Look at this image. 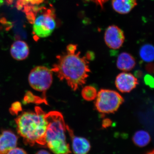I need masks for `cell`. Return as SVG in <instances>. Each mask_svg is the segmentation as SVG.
I'll return each mask as SVG.
<instances>
[{
  "mask_svg": "<svg viewBox=\"0 0 154 154\" xmlns=\"http://www.w3.org/2000/svg\"><path fill=\"white\" fill-rule=\"evenodd\" d=\"M146 154H154V151H150L148 152Z\"/></svg>",
  "mask_w": 154,
  "mask_h": 154,
  "instance_id": "4dcf8cb0",
  "label": "cell"
},
{
  "mask_svg": "<svg viewBox=\"0 0 154 154\" xmlns=\"http://www.w3.org/2000/svg\"><path fill=\"white\" fill-rule=\"evenodd\" d=\"M93 1V2L96 3L97 5L100 6L101 8H103L104 4H105L108 0H91Z\"/></svg>",
  "mask_w": 154,
  "mask_h": 154,
  "instance_id": "d4e9b609",
  "label": "cell"
},
{
  "mask_svg": "<svg viewBox=\"0 0 154 154\" xmlns=\"http://www.w3.org/2000/svg\"><path fill=\"white\" fill-rule=\"evenodd\" d=\"M142 76V72L140 71H137L135 72V76L137 78V77H140Z\"/></svg>",
  "mask_w": 154,
  "mask_h": 154,
  "instance_id": "83f0119b",
  "label": "cell"
},
{
  "mask_svg": "<svg viewBox=\"0 0 154 154\" xmlns=\"http://www.w3.org/2000/svg\"><path fill=\"white\" fill-rule=\"evenodd\" d=\"M26 15H27V19L28 22L31 24H33L35 20L34 14L32 12H28L27 13Z\"/></svg>",
  "mask_w": 154,
  "mask_h": 154,
  "instance_id": "44dd1931",
  "label": "cell"
},
{
  "mask_svg": "<svg viewBox=\"0 0 154 154\" xmlns=\"http://www.w3.org/2000/svg\"><path fill=\"white\" fill-rule=\"evenodd\" d=\"M57 61L51 70L61 81L66 82L73 91H76L85 85L91 72L89 60L81 53L69 52L57 57Z\"/></svg>",
  "mask_w": 154,
  "mask_h": 154,
  "instance_id": "6da1fadb",
  "label": "cell"
},
{
  "mask_svg": "<svg viewBox=\"0 0 154 154\" xmlns=\"http://www.w3.org/2000/svg\"><path fill=\"white\" fill-rule=\"evenodd\" d=\"M33 24V32L40 38H45L50 36L56 26L54 18L49 14L38 16L35 19Z\"/></svg>",
  "mask_w": 154,
  "mask_h": 154,
  "instance_id": "8992f818",
  "label": "cell"
},
{
  "mask_svg": "<svg viewBox=\"0 0 154 154\" xmlns=\"http://www.w3.org/2000/svg\"><path fill=\"white\" fill-rule=\"evenodd\" d=\"M86 57L88 60H92L94 58V54H93V52H88L86 55Z\"/></svg>",
  "mask_w": 154,
  "mask_h": 154,
  "instance_id": "484cf974",
  "label": "cell"
},
{
  "mask_svg": "<svg viewBox=\"0 0 154 154\" xmlns=\"http://www.w3.org/2000/svg\"><path fill=\"white\" fill-rule=\"evenodd\" d=\"M113 10L119 14L129 13L137 5V0H112Z\"/></svg>",
  "mask_w": 154,
  "mask_h": 154,
  "instance_id": "4fadbf2b",
  "label": "cell"
},
{
  "mask_svg": "<svg viewBox=\"0 0 154 154\" xmlns=\"http://www.w3.org/2000/svg\"><path fill=\"white\" fill-rule=\"evenodd\" d=\"M77 45H76L70 44L67 46V51L69 52H75L76 51Z\"/></svg>",
  "mask_w": 154,
  "mask_h": 154,
  "instance_id": "603a6c76",
  "label": "cell"
},
{
  "mask_svg": "<svg viewBox=\"0 0 154 154\" xmlns=\"http://www.w3.org/2000/svg\"><path fill=\"white\" fill-rule=\"evenodd\" d=\"M48 126L45 135L46 145L54 154H70L66 141V125L62 114L57 111L46 113Z\"/></svg>",
  "mask_w": 154,
  "mask_h": 154,
  "instance_id": "3957f363",
  "label": "cell"
},
{
  "mask_svg": "<svg viewBox=\"0 0 154 154\" xmlns=\"http://www.w3.org/2000/svg\"><path fill=\"white\" fill-rule=\"evenodd\" d=\"M138 84L137 78L129 73H120L115 80L116 88L121 93H129L136 88Z\"/></svg>",
  "mask_w": 154,
  "mask_h": 154,
  "instance_id": "ba28073f",
  "label": "cell"
},
{
  "mask_svg": "<svg viewBox=\"0 0 154 154\" xmlns=\"http://www.w3.org/2000/svg\"><path fill=\"white\" fill-rule=\"evenodd\" d=\"M146 69L148 72L150 73H153L154 72V66L153 64L149 63L146 66Z\"/></svg>",
  "mask_w": 154,
  "mask_h": 154,
  "instance_id": "cb8c5ba5",
  "label": "cell"
},
{
  "mask_svg": "<svg viewBox=\"0 0 154 154\" xmlns=\"http://www.w3.org/2000/svg\"><path fill=\"white\" fill-rule=\"evenodd\" d=\"M18 134L25 143L30 146L36 144L46 145L45 135L48 126L46 113L36 107L34 111H26L15 119Z\"/></svg>",
  "mask_w": 154,
  "mask_h": 154,
  "instance_id": "7a4b0ae2",
  "label": "cell"
},
{
  "mask_svg": "<svg viewBox=\"0 0 154 154\" xmlns=\"http://www.w3.org/2000/svg\"><path fill=\"white\" fill-rule=\"evenodd\" d=\"M22 110V105L19 102H15L11 105L10 112L13 115H17Z\"/></svg>",
  "mask_w": 154,
  "mask_h": 154,
  "instance_id": "ac0fdd59",
  "label": "cell"
},
{
  "mask_svg": "<svg viewBox=\"0 0 154 154\" xmlns=\"http://www.w3.org/2000/svg\"><path fill=\"white\" fill-rule=\"evenodd\" d=\"M53 82L52 72L44 66H37L32 69L28 76V82L34 90L42 93L43 98L46 99V91Z\"/></svg>",
  "mask_w": 154,
  "mask_h": 154,
  "instance_id": "5b68a950",
  "label": "cell"
},
{
  "mask_svg": "<svg viewBox=\"0 0 154 154\" xmlns=\"http://www.w3.org/2000/svg\"><path fill=\"white\" fill-rule=\"evenodd\" d=\"M4 3V0H0V7L3 5Z\"/></svg>",
  "mask_w": 154,
  "mask_h": 154,
  "instance_id": "f546056e",
  "label": "cell"
},
{
  "mask_svg": "<svg viewBox=\"0 0 154 154\" xmlns=\"http://www.w3.org/2000/svg\"><path fill=\"white\" fill-rule=\"evenodd\" d=\"M145 83L146 85L149 86L150 88H154V79L150 75H146L144 79Z\"/></svg>",
  "mask_w": 154,
  "mask_h": 154,
  "instance_id": "d6986e66",
  "label": "cell"
},
{
  "mask_svg": "<svg viewBox=\"0 0 154 154\" xmlns=\"http://www.w3.org/2000/svg\"><path fill=\"white\" fill-rule=\"evenodd\" d=\"M6 154H27L23 149L19 147L14 148Z\"/></svg>",
  "mask_w": 154,
  "mask_h": 154,
  "instance_id": "ffe728a7",
  "label": "cell"
},
{
  "mask_svg": "<svg viewBox=\"0 0 154 154\" xmlns=\"http://www.w3.org/2000/svg\"><path fill=\"white\" fill-rule=\"evenodd\" d=\"M151 136L147 131L139 130L135 133L132 137L134 143L139 147H144L150 142Z\"/></svg>",
  "mask_w": 154,
  "mask_h": 154,
  "instance_id": "5bb4252c",
  "label": "cell"
},
{
  "mask_svg": "<svg viewBox=\"0 0 154 154\" xmlns=\"http://www.w3.org/2000/svg\"><path fill=\"white\" fill-rule=\"evenodd\" d=\"M124 99L116 91L107 89H102L97 94L95 105L99 113H113L118 110Z\"/></svg>",
  "mask_w": 154,
  "mask_h": 154,
  "instance_id": "277c9868",
  "label": "cell"
},
{
  "mask_svg": "<svg viewBox=\"0 0 154 154\" xmlns=\"http://www.w3.org/2000/svg\"><path fill=\"white\" fill-rule=\"evenodd\" d=\"M66 131L71 139L73 152L74 154H88L91 149L90 141L86 138L75 135L73 131L67 125Z\"/></svg>",
  "mask_w": 154,
  "mask_h": 154,
  "instance_id": "9c48e42d",
  "label": "cell"
},
{
  "mask_svg": "<svg viewBox=\"0 0 154 154\" xmlns=\"http://www.w3.org/2000/svg\"><path fill=\"white\" fill-rule=\"evenodd\" d=\"M35 154H51L47 151L45 150H41L38 151Z\"/></svg>",
  "mask_w": 154,
  "mask_h": 154,
  "instance_id": "4316f807",
  "label": "cell"
},
{
  "mask_svg": "<svg viewBox=\"0 0 154 154\" xmlns=\"http://www.w3.org/2000/svg\"><path fill=\"white\" fill-rule=\"evenodd\" d=\"M28 44L22 40H17L11 46V54L13 58L18 61L26 59L29 54Z\"/></svg>",
  "mask_w": 154,
  "mask_h": 154,
  "instance_id": "8fae6325",
  "label": "cell"
},
{
  "mask_svg": "<svg viewBox=\"0 0 154 154\" xmlns=\"http://www.w3.org/2000/svg\"><path fill=\"white\" fill-rule=\"evenodd\" d=\"M135 65V60L128 53L122 52L118 56L116 61V66L119 69L123 71H129Z\"/></svg>",
  "mask_w": 154,
  "mask_h": 154,
  "instance_id": "7c38bea8",
  "label": "cell"
},
{
  "mask_svg": "<svg viewBox=\"0 0 154 154\" xmlns=\"http://www.w3.org/2000/svg\"><path fill=\"white\" fill-rule=\"evenodd\" d=\"M112 123V121L109 119H105L102 121V127L105 128H107L111 126Z\"/></svg>",
  "mask_w": 154,
  "mask_h": 154,
  "instance_id": "7402d4cb",
  "label": "cell"
},
{
  "mask_svg": "<svg viewBox=\"0 0 154 154\" xmlns=\"http://www.w3.org/2000/svg\"><path fill=\"white\" fill-rule=\"evenodd\" d=\"M97 94V90L94 86H85L82 90V96L86 101H91L96 99Z\"/></svg>",
  "mask_w": 154,
  "mask_h": 154,
  "instance_id": "2e32d148",
  "label": "cell"
},
{
  "mask_svg": "<svg viewBox=\"0 0 154 154\" xmlns=\"http://www.w3.org/2000/svg\"><path fill=\"white\" fill-rule=\"evenodd\" d=\"M23 5H22V2H18V3H17V8L18 10H21L23 8Z\"/></svg>",
  "mask_w": 154,
  "mask_h": 154,
  "instance_id": "f1b7e54d",
  "label": "cell"
},
{
  "mask_svg": "<svg viewBox=\"0 0 154 154\" xmlns=\"http://www.w3.org/2000/svg\"><path fill=\"white\" fill-rule=\"evenodd\" d=\"M105 41L107 46L111 49H119L124 43V33L117 26L111 25L105 31Z\"/></svg>",
  "mask_w": 154,
  "mask_h": 154,
  "instance_id": "52a82bcc",
  "label": "cell"
},
{
  "mask_svg": "<svg viewBox=\"0 0 154 154\" xmlns=\"http://www.w3.org/2000/svg\"><path fill=\"white\" fill-rule=\"evenodd\" d=\"M24 101L29 103H47L46 100L38 96H35L31 92H27L24 99Z\"/></svg>",
  "mask_w": 154,
  "mask_h": 154,
  "instance_id": "e0dca14e",
  "label": "cell"
},
{
  "mask_svg": "<svg viewBox=\"0 0 154 154\" xmlns=\"http://www.w3.org/2000/svg\"><path fill=\"white\" fill-rule=\"evenodd\" d=\"M25 1H26V2H29V1H30V0H25Z\"/></svg>",
  "mask_w": 154,
  "mask_h": 154,
  "instance_id": "1f68e13d",
  "label": "cell"
},
{
  "mask_svg": "<svg viewBox=\"0 0 154 154\" xmlns=\"http://www.w3.org/2000/svg\"><path fill=\"white\" fill-rule=\"evenodd\" d=\"M18 140V137L11 131H3L0 134V154H6L16 147Z\"/></svg>",
  "mask_w": 154,
  "mask_h": 154,
  "instance_id": "30bf717a",
  "label": "cell"
},
{
  "mask_svg": "<svg viewBox=\"0 0 154 154\" xmlns=\"http://www.w3.org/2000/svg\"><path fill=\"white\" fill-rule=\"evenodd\" d=\"M140 56L146 62L151 63L153 61L154 47L151 44H146L143 45L140 50Z\"/></svg>",
  "mask_w": 154,
  "mask_h": 154,
  "instance_id": "9a60e30c",
  "label": "cell"
}]
</instances>
